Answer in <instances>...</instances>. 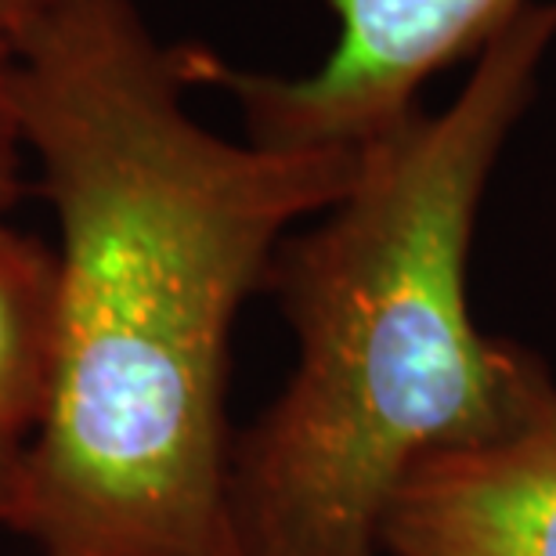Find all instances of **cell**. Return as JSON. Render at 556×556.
Returning a JSON list of instances; mask_svg holds the SVG:
<instances>
[{
    "label": "cell",
    "mask_w": 556,
    "mask_h": 556,
    "mask_svg": "<svg viewBox=\"0 0 556 556\" xmlns=\"http://www.w3.org/2000/svg\"><path fill=\"white\" fill-rule=\"evenodd\" d=\"M188 87L192 48H163L138 0H43L22 33V144L59 220V362L0 528L37 556H239L231 340L358 152L231 141Z\"/></svg>",
    "instance_id": "1"
},
{
    "label": "cell",
    "mask_w": 556,
    "mask_h": 556,
    "mask_svg": "<svg viewBox=\"0 0 556 556\" xmlns=\"http://www.w3.org/2000/svg\"><path fill=\"white\" fill-rule=\"evenodd\" d=\"M553 40L556 0H528L448 105L358 149L348 192L278 247L264 289L296 358L231 441L239 556H383L413 466L503 433L553 372L470 307L484 195Z\"/></svg>",
    "instance_id": "2"
},
{
    "label": "cell",
    "mask_w": 556,
    "mask_h": 556,
    "mask_svg": "<svg viewBox=\"0 0 556 556\" xmlns=\"http://www.w3.org/2000/svg\"><path fill=\"white\" fill-rule=\"evenodd\" d=\"M528 0H329L340 37L315 73H236L192 48L195 84L236 98L247 141L264 149L358 152L419 109L430 76L473 59Z\"/></svg>",
    "instance_id": "3"
},
{
    "label": "cell",
    "mask_w": 556,
    "mask_h": 556,
    "mask_svg": "<svg viewBox=\"0 0 556 556\" xmlns=\"http://www.w3.org/2000/svg\"><path fill=\"white\" fill-rule=\"evenodd\" d=\"M383 556H556V376L503 433L413 466Z\"/></svg>",
    "instance_id": "4"
},
{
    "label": "cell",
    "mask_w": 556,
    "mask_h": 556,
    "mask_svg": "<svg viewBox=\"0 0 556 556\" xmlns=\"http://www.w3.org/2000/svg\"><path fill=\"white\" fill-rule=\"evenodd\" d=\"M59 362V257L0 210V517L48 419Z\"/></svg>",
    "instance_id": "5"
},
{
    "label": "cell",
    "mask_w": 556,
    "mask_h": 556,
    "mask_svg": "<svg viewBox=\"0 0 556 556\" xmlns=\"http://www.w3.org/2000/svg\"><path fill=\"white\" fill-rule=\"evenodd\" d=\"M43 0H0V210L22 195V124H18V59L22 33Z\"/></svg>",
    "instance_id": "6"
}]
</instances>
